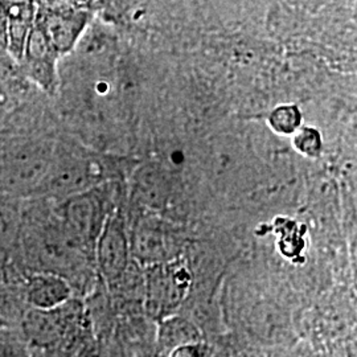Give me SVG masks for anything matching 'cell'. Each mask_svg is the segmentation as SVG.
<instances>
[{
    "mask_svg": "<svg viewBox=\"0 0 357 357\" xmlns=\"http://www.w3.org/2000/svg\"><path fill=\"white\" fill-rule=\"evenodd\" d=\"M15 255H19L26 274L61 275L70 282L75 294L77 283L88 281L94 266V261L65 231L56 202L52 205L47 197L23 203L22 233Z\"/></svg>",
    "mask_w": 357,
    "mask_h": 357,
    "instance_id": "6da1fadb",
    "label": "cell"
},
{
    "mask_svg": "<svg viewBox=\"0 0 357 357\" xmlns=\"http://www.w3.org/2000/svg\"><path fill=\"white\" fill-rule=\"evenodd\" d=\"M115 181L97 185L56 202L65 231L94 261L96 243L106 220L119 205L115 203Z\"/></svg>",
    "mask_w": 357,
    "mask_h": 357,
    "instance_id": "7a4b0ae2",
    "label": "cell"
},
{
    "mask_svg": "<svg viewBox=\"0 0 357 357\" xmlns=\"http://www.w3.org/2000/svg\"><path fill=\"white\" fill-rule=\"evenodd\" d=\"M128 238L132 261L142 268L172 262L183 257L185 238L166 217L142 211L128 224Z\"/></svg>",
    "mask_w": 357,
    "mask_h": 357,
    "instance_id": "3957f363",
    "label": "cell"
},
{
    "mask_svg": "<svg viewBox=\"0 0 357 357\" xmlns=\"http://www.w3.org/2000/svg\"><path fill=\"white\" fill-rule=\"evenodd\" d=\"M192 284L191 271L183 257L172 262L143 268V307L159 321L175 315Z\"/></svg>",
    "mask_w": 357,
    "mask_h": 357,
    "instance_id": "277c9868",
    "label": "cell"
},
{
    "mask_svg": "<svg viewBox=\"0 0 357 357\" xmlns=\"http://www.w3.org/2000/svg\"><path fill=\"white\" fill-rule=\"evenodd\" d=\"M90 19L89 10L73 4L72 0H41L35 23L43 29L59 57H63L75 50Z\"/></svg>",
    "mask_w": 357,
    "mask_h": 357,
    "instance_id": "5b68a950",
    "label": "cell"
},
{
    "mask_svg": "<svg viewBox=\"0 0 357 357\" xmlns=\"http://www.w3.org/2000/svg\"><path fill=\"white\" fill-rule=\"evenodd\" d=\"M132 264L128 218L121 206L106 220L94 248V266L100 280L109 287L119 281Z\"/></svg>",
    "mask_w": 357,
    "mask_h": 357,
    "instance_id": "8992f818",
    "label": "cell"
},
{
    "mask_svg": "<svg viewBox=\"0 0 357 357\" xmlns=\"http://www.w3.org/2000/svg\"><path fill=\"white\" fill-rule=\"evenodd\" d=\"M59 54L53 50L43 29L35 23L26 38L23 56L19 61L24 76L48 94L59 86L57 61Z\"/></svg>",
    "mask_w": 357,
    "mask_h": 357,
    "instance_id": "52a82bcc",
    "label": "cell"
},
{
    "mask_svg": "<svg viewBox=\"0 0 357 357\" xmlns=\"http://www.w3.org/2000/svg\"><path fill=\"white\" fill-rule=\"evenodd\" d=\"M26 308L51 311L76 298L70 282L53 273H31L23 281Z\"/></svg>",
    "mask_w": 357,
    "mask_h": 357,
    "instance_id": "ba28073f",
    "label": "cell"
},
{
    "mask_svg": "<svg viewBox=\"0 0 357 357\" xmlns=\"http://www.w3.org/2000/svg\"><path fill=\"white\" fill-rule=\"evenodd\" d=\"M130 192L131 200L139 209L162 215L172 200V180L158 167H144L134 176Z\"/></svg>",
    "mask_w": 357,
    "mask_h": 357,
    "instance_id": "9c48e42d",
    "label": "cell"
},
{
    "mask_svg": "<svg viewBox=\"0 0 357 357\" xmlns=\"http://www.w3.org/2000/svg\"><path fill=\"white\" fill-rule=\"evenodd\" d=\"M6 17V47L19 63L35 26L38 0H0Z\"/></svg>",
    "mask_w": 357,
    "mask_h": 357,
    "instance_id": "30bf717a",
    "label": "cell"
},
{
    "mask_svg": "<svg viewBox=\"0 0 357 357\" xmlns=\"http://www.w3.org/2000/svg\"><path fill=\"white\" fill-rule=\"evenodd\" d=\"M202 333L191 320L178 315H171L159 321L158 347L162 355L169 354L178 347L185 344H199Z\"/></svg>",
    "mask_w": 357,
    "mask_h": 357,
    "instance_id": "8fae6325",
    "label": "cell"
},
{
    "mask_svg": "<svg viewBox=\"0 0 357 357\" xmlns=\"http://www.w3.org/2000/svg\"><path fill=\"white\" fill-rule=\"evenodd\" d=\"M23 224V202L22 199L0 193V252L15 255Z\"/></svg>",
    "mask_w": 357,
    "mask_h": 357,
    "instance_id": "7c38bea8",
    "label": "cell"
},
{
    "mask_svg": "<svg viewBox=\"0 0 357 357\" xmlns=\"http://www.w3.org/2000/svg\"><path fill=\"white\" fill-rule=\"evenodd\" d=\"M268 128L275 134L293 137L303 126V114L294 103H283L271 110L268 116Z\"/></svg>",
    "mask_w": 357,
    "mask_h": 357,
    "instance_id": "4fadbf2b",
    "label": "cell"
},
{
    "mask_svg": "<svg viewBox=\"0 0 357 357\" xmlns=\"http://www.w3.org/2000/svg\"><path fill=\"white\" fill-rule=\"evenodd\" d=\"M0 357H32L31 348L19 326L0 328Z\"/></svg>",
    "mask_w": 357,
    "mask_h": 357,
    "instance_id": "5bb4252c",
    "label": "cell"
},
{
    "mask_svg": "<svg viewBox=\"0 0 357 357\" xmlns=\"http://www.w3.org/2000/svg\"><path fill=\"white\" fill-rule=\"evenodd\" d=\"M293 146L296 153L308 159H318L323 153V138L319 130L312 126H302L293 135Z\"/></svg>",
    "mask_w": 357,
    "mask_h": 357,
    "instance_id": "9a60e30c",
    "label": "cell"
},
{
    "mask_svg": "<svg viewBox=\"0 0 357 357\" xmlns=\"http://www.w3.org/2000/svg\"><path fill=\"white\" fill-rule=\"evenodd\" d=\"M168 357H200L199 344H185L174 349Z\"/></svg>",
    "mask_w": 357,
    "mask_h": 357,
    "instance_id": "2e32d148",
    "label": "cell"
},
{
    "mask_svg": "<svg viewBox=\"0 0 357 357\" xmlns=\"http://www.w3.org/2000/svg\"><path fill=\"white\" fill-rule=\"evenodd\" d=\"M10 266H11V257L0 252V281L8 280Z\"/></svg>",
    "mask_w": 357,
    "mask_h": 357,
    "instance_id": "e0dca14e",
    "label": "cell"
},
{
    "mask_svg": "<svg viewBox=\"0 0 357 357\" xmlns=\"http://www.w3.org/2000/svg\"><path fill=\"white\" fill-rule=\"evenodd\" d=\"M11 324L7 321V320L4 319L1 315H0V328H4V327H10Z\"/></svg>",
    "mask_w": 357,
    "mask_h": 357,
    "instance_id": "ac0fdd59",
    "label": "cell"
},
{
    "mask_svg": "<svg viewBox=\"0 0 357 357\" xmlns=\"http://www.w3.org/2000/svg\"><path fill=\"white\" fill-rule=\"evenodd\" d=\"M82 3H90V1H93V0H81Z\"/></svg>",
    "mask_w": 357,
    "mask_h": 357,
    "instance_id": "d6986e66",
    "label": "cell"
},
{
    "mask_svg": "<svg viewBox=\"0 0 357 357\" xmlns=\"http://www.w3.org/2000/svg\"><path fill=\"white\" fill-rule=\"evenodd\" d=\"M72 1H73V0H72ZM77 1H81V0H77Z\"/></svg>",
    "mask_w": 357,
    "mask_h": 357,
    "instance_id": "ffe728a7",
    "label": "cell"
}]
</instances>
